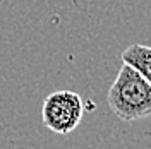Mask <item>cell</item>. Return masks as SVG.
<instances>
[{
    "label": "cell",
    "instance_id": "obj_1",
    "mask_svg": "<svg viewBox=\"0 0 151 149\" xmlns=\"http://www.w3.org/2000/svg\"><path fill=\"white\" fill-rule=\"evenodd\" d=\"M106 103L122 122L151 117V84L137 70L124 64L108 89Z\"/></svg>",
    "mask_w": 151,
    "mask_h": 149
},
{
    "label": "cell",
    "instance_id": "obj_2",
    "mask_svg": "<svg viewBox=\"0 0 151 149\" xmlns=\"http://www.w3.org/2000/svg\"><path fill=\"white\" fill-rule=\"evenodd\" d=\"M84 103L81 94L60 89L45 98L41 108V118L48 130L55 134H70L83 120Z\"/></svg>",
    "mask_w": 151,
    "mask_h": 149
},
{
    "label": "cell",
    "instance_id": "obj_3",
    "mask_svg": "<svg viewBox=\"0 0 151 149\" xmlns=\"http://www.w3.org/2000/svg\"><path fill=\"white\" fill-rule=\"evenodd\" d=\"M122 62L131 65L134 70H137L151 84V47L141 43L129 45L122 52Z\"/></svg>",
    "mask_w": 151,
    "mask_h": 149
}]
</instances>
